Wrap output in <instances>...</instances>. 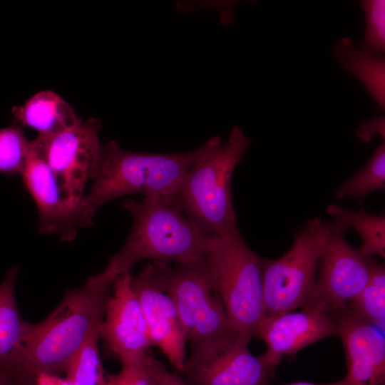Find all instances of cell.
Segmentation results:
<instances>
[{"label":"cell","mask_w":385,"mask_h":385,"mask_svg":"<svg viewBox=\"0 0 385 385\" xmlns=\"http://www.w3.org/2000/svg\"><path fill=\"white\" fill-rule=\"evenodd\" d=\"M119 276L106 266L81 287L68 290L43 320L29 323L6 373L19 385H34L40 374L65 373L72 357L99 329L111 289Z\"/></svg>","instance_id":"6da1fadb"},{"label":"cell","mask_w":385,"mask_h":385,"mask_svg":"<svg viewBox=\"0 0 385 385\" xmlns=\"http://www.w3.org/2000/svg\"><path fill=\"white\" fill-rule=\"evenodd\" d=\"M222 143L217 135L184 152L154 153L123 149L115 140L102 144L91 186L76 207L79 228L92 224L97 210L132 193L168 199L197 163Z\"/></svg>","instance_id":"7a4b0ae2"},{"label":"cell","mask_w":385,"mask_h":385,"mask_svg":"<svg viewBox=\"0 0 385 385\" xmlns=\"http://www.w3.org/2000/svg\"><path fill=\"white\" fill-rule=\"evenodd\" d=\"M122 206L133 218L129 235L107 265L119 275L143 260L175 264L201 261L210 251L212 235L159 195L126 199Z\"/></svg>","instance_id":"3957f363"},{"label":"cell","mask_w":385,"mask_h":385,"mask_svg":"<svg viewBox=\"0 0 385 385\" xmlns=\"http://www.w3.org/2000/svg\"><path fill=\"white\" fill-rule=\"evenodd\" d=\"M151 272L177 307L191 353L185 364L216 357L242 333L232 328L220 296L213 290L203 259L195 263L153 261Z\"/></svg>","instance_id":"277c9868"},{"label":"cell","mask_w":385,"mask_h":385,"mask_svg":"<svg viewBox=\"0 0 385 385\" xmlns=\"http://www.w3.org/2000/svg\"><path fill=\"white\" fill-rule=\"evenodd\" d=\"M250 143L242 128L233 126L227 140L191 168L165 200L212 235L237 227L230 184Z\"/></svg>","instance_id":"5b68a950"},{"label":"cell","mask_w":385,"mask_h":385,"mask_svg":"<svg viewBox=\"0 0 385 385\" xmlns=\"http://www.w3.org/2000/svg\"><path fill=\"white\" fill-rule=\"evenodd\" d=\"M203 262L234 330L255 334L265 317L262 258L247 245L237 227L215 235Z\"/></svg>","instance_id":"8992f818"},{"label":"cell","mask_w":385,"mask_h":385,"mask_svg":"<svg viewBox=\"0 0 385 385\" xmlns=\"http://www.w3.org/2000/svg\"><path fill=\"white\" fill-rule=\"evenodd\" d=\"M329 225L320 217L308 220L286 253L274 260L262 259L265 316L287 313L309 304Z\"/></svg>","instance_id":"52a82bcc"},{"label":"cell","mask_w":385,"mask_h":385,"mask_svg":"<svg viewBox=\"0 0 385 385\" xmlns=\"http://www.w3.org/2000/svg\"><path fill=\"white\" fill-rule=\"evenodd\" d=\"M100 120L91 118L35 140L58 178L64 196L77 207L97 168L101 145Z\"/></svg>","instance_id":"ba28073f"},{"label":"cell","mask_w":385,"mask_h":385,"mask_svg":"<svg viewBox=\"0 0 385 385\" xmlns=\"http://www.w3.org/2000/svg\"><path fill=\"white\" fill-rule=\"evenodd\" d=\"M347 228L332 222L319 258V276L309 304L332 316L351 305L366 286L369 274V259L345 240Z\"/></svg>","instance_id":"9c48e42d"},{"label":"cell","mask_w":385,"mask_h":385,"mask_svg":"<svg viewBox=\"0 0 385 385\" xmlns=\"http://www.w3.org/2000/svg\"><path fill=\"white\" fill-rule=\"evenodd\" d=\"M131 275L130 272L122 274L114 282L99 328L100 339L121 364L143 359L152 346Z\"/></svg>","instance_id":"30bf717a"},{"label":"cell","mask_w":385,"mask_h":385,"mask_svg":"<svg viewBox=\"0 0 385 385\" xmlns=\"http://www.w3.org/2000/svg\"><path fill=\"white\" fill-rule=\"evenodd\" d=\"M130 282L143 310L152 346L160 348L172 366L184 374L187 339L175 302L155 279L149 264L137 275H131Z\"/></svg>","instance_id":"8fae6325"},{"label":"cell","mask_w":385,"mask_h":385,"mask_svg":"<svg viewBox=\"0 0 385 385\" xmlns=\"http://www.w3.org/2000/svg\"><path fill=\"white\" fill-rule=\"evenodd\" d=\"M255 335L263 339L267 346L262 358L276 368L284 356L294 355L319 340L337 335V327L331 315L309 304L299 312L265 316Z\"/></svg>","instance_id":"7c38bea8"},{"label":"cell","mask_w":385,"mask_h":385,"mask_svg":"<svg viewBox=\"0 0 385 385\" xmlns=\"http://www.w3.org/2000/svg\"><path fill=\"white\" fill-rule=\"evenodd\" d=\"M21 175L37 207L39 232L56 234L63 241L75 239L79 229L76 207L64 196L35 139L31 140L30 152Z\"/></svg>","instance_id":"4fadbf2b"},{"label":"cell","mask_w":385,"mask_h":385,"mask_svg":"<svg viewBox=\"0 0 385 385\" xmlns=\"http://www.w3.org/2000/svg\"><path fill=\"white\" fill-rule=\"evenodd\" d=\"M332 317L346 352V378L352 385H384L385 339L381 332L351 305Z\"/></svg>","instance_id":"5bb4252c"},{"label":"cell","mask_w":385,"mask_h":385,"mask_svg":"<svg viewBox=\"0 0 385 385\" xmlns=\"http://www.w3.org/2000/svg\"><path fill=\"white\" fill-rule=\"evenodd\" d=\"M252 336L240 334L220 354L207 361L188 365L187 385H270L275 368L248 349Z\"/></svg>","instance_id":"9a60e30c"},{"label":"cell","mask_w":385,"mask_h":385,"mask_svg":"<svg viewBox=\"0 0 385 385\" xmlns=\"http://www.w3.org/2000/svg\"><path fill=\"white\" fill-rule=\"evenodd\" d=\"M12 113L21 125L36 130L40 136L57 133L81 120L66 101L51 91L36 93L14 107Z\"/></svg>","instance_id":"2e32d148"},{"label":"cell","mask_w":385,"mask_h":385,"mask_svg":"<svg viewBox=\"0 0 385 385\" xmlns=\"http://www.w3.org/2000/svg\"><path fill=\"white\" fill-rule=\"evenodd\" d=\"M19 267H12L0 284V369L6 372L19 348L29 322L19 313L15 297V284Z\"/></svg>","instance_id":"e0dca14e"},{"label":"cell","mask_w":385,"mask_h":385,"mask_svg":"<svg viewBox=\"0 0 385 385\" xmlns=\"http://www.w3.org/2000/svg\"><path fill=\"white\" fill-rule=\"evenodd\" d=\"M335 54L342 67L357 77L378 105L384 108V58L363 48L355 47L349 38H343L338 42Z\"/></svg>","instance_id":"ac0fdd59"},{"label":"cell","mask_w":385,"mask_h":385,"mask_svg":"<svg viewBox=\"0 0 385 385\" xmlns=\"http://www.w3.org/2000/svg\"><path fill=\"white\" fill-rule=\"evenodd\" d=\"M326 212L333 221L343 226L354 228L360 235L362 243L358 252L366 257L377 255L385 257V217L364 212H356L339 205H329Z\"/></svg>","instance_id":"d6986e66"},{"label":"cell","mask_w":385,"mask_h":385,"mask_svg":"<svg viewBox=\"0 0 385 385\" xmlns=\"http://www.w3.org/2000/svg\"><path fill=\"white\" fill-rule=\"evenodd\" d=\"M368 282L354 299L352 309L361 317L382 329L385 322V267L369 259Z\"/></svg>","instance_id":"ffe728a7"},{"label":"cell","mask_w":385,"mask_h":385,"mask_svg":"<svg viewBox=\"0 0 385 385\" xmlns=\"http://www.w3.org/2000/svg\"><path fill=\"white\" fill-rule=\"evenodd\" d=\"M385 188V145L381 143L365 166L345 181L335 192L337 199L360 200L369 193Z\"/></svg>","instance_id":"44dd1931"},{"label":"cell","mask_w":385,"mask_h":385,"mask_svg":"<svg viewBox=\"0 0 385 385\" xmlns=\"http://www.w3.org/2000/svg\"><path fill=\"white\" fill-rule=\"evenodd\" d=\"M99 339L98 329L69 361L65 374L73 385H107L98 350Z\"/></svg>","instance_id":"7402d4cb"},{"label":"cell","mask_w":385,"mask_h":385,"mask_svg":"<svg viewBox=\"0 0 385 385\" xmlns=\"http://www.w3.org/2000/svg\"><path fill=\"white\" fill-rule=\"evenodd\" d=\"M31 149L21 130L16 127L0 128V173H21Z\"/></svg>","instance_id":"603a6c76"},{"label":"cell","mask_w":385,"mask_h":385,"mask_svg":"<svg viewBox=\"0 0 385 385\" xmlns=\"http://www.w3.org/2000/svg\"><path fill=\"white\" fill-rule=\"evenodd\" d=\"M361 5L366 19L362 48L375 54L383 53L385 50V1L366 0Z\"/></svg>","instance_id":"cb8c5ba5"},{"label":"cell","mask_w":385,"mask_h":385,"mask_svg":"<svg viewBox=\"0 0 385 385\" xmlns=\"http://www.w3.org/2000/svg\"><path fill=\"white\" fill-rule=\"evenodd\" d=\"M122 363L120 371L115 374H106L107 385H153L147 366L146 359Z\"/></svg>","instance_id":"d4e9b609"},{"label":"cell","mask_w":385,"mask_h":385,"mask_svg":"<svg viewBox=\"0 0 385 385\" xmlns=\"http://www.w3.org/2000/svg\"><path fill=\"white\" fill-rule=\"evenodd\" d=\"M146 362L153 385H187L185 381L170 372L164 364L156 359L148 355Z\"/></svg>","instance_id":"484cf974"},{"label":"cell","mask_w":385,"mask_h":385,"mask_svg":"<svg viewBox=\"0 0 385 385\" xmlns=\"http://www.w3.org/2000/svg\"><path fill=\"white\" fill-rule=\"evenodd\" d=\"M379 133L384 137V118H379L367 122L361 126L358 130L359 136L363 141H369L374 133Z\"/></svg>","instance_id":"4316f807"},{"label":"cell","mask_w":385,"mask_h":385,"mask_svg":"<svg viewBox=\"0 0 385 385\" xmlns=\"http://www.w3.org/2000/svg\"><path fill=\"white\" fill-rule=\"evenodd\" d=\"M34 385H73L67 378H61L56 374H40L34 379Z\"/></svg>","instance_id":"83f0119b"},{"label":"cell","mask_w":385,"mask_h":385,"mask_svg":"<svg viewBox=\"0 0 385 385\" xmlns=\"http://www.w3.org/2000/svg\"><path fill=\"white\" fill-rule=\"evenodd\" d=\"M287 385H352V384L345 377L344 379H342V380H341L339 381L334 382V383H331V384H313V383H310V382L300 381V382L292 383V384H287Z\"/></svg>","instance_id":"f1b7e54d"},{"label":"cell","mask_w":385,"mask_h":385,"mask_svg":"<svg viewBox=\"0 0 385 385\" xmlns=\"http://www.w3.org/2000/svg\"><path fill=\"white\" fill-rule=\"evenodd\" d=\"M0 385H19L6 372L0 369Z\"/></svg>","instance_id":"f546056e"}]
</instances>
